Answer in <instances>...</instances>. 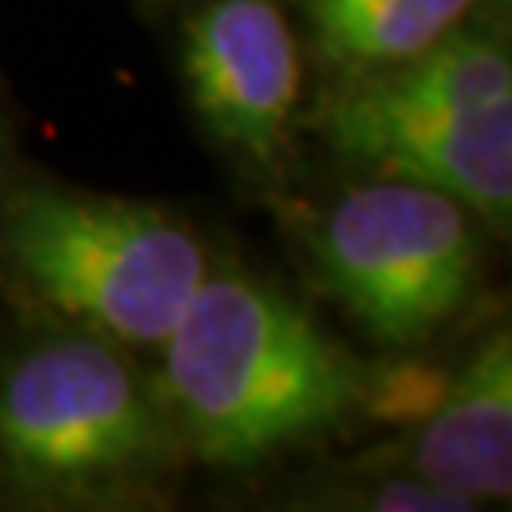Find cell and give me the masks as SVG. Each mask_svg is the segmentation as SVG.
<instances>
[{"label": "cell", "instance_id": "7a4b0ae2", "mask_svg": "<svg viewBox=\"0 0 512 512\" xmlns=\"http://www.w3.org/2000/svg\"><path fill=\"white\" fill-rule=\"evenodd\" d=\"M4 247L50 304L122 342H164L209 274L202 243L164 213L57 190L8 209Z\"/></svg>", "mask_w": 512, "mask_h": 512}, {"label": "cell", "instance_id": "8992f818", "mask_svg": "<svg viewBox=\"0 0 512 512\" xmlns=\"http://www.w3.org/2000/svg\"><path fill=\"white\" fill-rule=\"evenodd\" d=\"M186 76L202 118L270 164L300 92V61L274 0H209L186 23Z\"/></svg>", "mask_w": 512, "mask_h": 512}, {"label": "cell", "instance_id": "30bf717a", "mask_svg": "<svg viewBox=\"0 0 512 512\" xmlns=\"http://www.w3.org/2000/svg\"><path fill=\"white\" fill-rule=\"evenodd\" d=\"M501 4H509V0H501Z\"/></svg>", "mask_w": 512, "mask_h": 512}, {"label": "cell", "instance_id": "5b68a950", "mask_svg": "<svg viewBox=\"0 0 512 512\" xmlns=\"http://www.w3.org/2000/svg\"><path fill=\"white\" fill-rule=\"evenodd\" d=\"M323 129L353 164L384 179L433 186L505 224L512 209V103L482 110L384 107L346 88L330 99Z\"/></svg>", "mask_w": 512, "mask_h": 512}, {"label": "cell", "instance_id": "277c9868", "mask_svg": "<svg viewBox=\"0 0 512 512\" xmlns=\"http://www.w3.org/2000/svg\"><path fill=\"white\" fill-rule=\"evenodd\" d=\"M160 452L156 406L103 342L38 346L0 380V456L35 486H107L152 467Z\"/></svg>", "mask_w": 512, "mask_h": 512}, {"label": "cell", "instance_id": "3957f363", "mask_svg": "<svg viewBox=\"0 0 512 512\" xmlns=\"http://www.w3.org/2000/svg\"><path fill=\"white\" fill-rule=\"evenodd\" d=\"M467 205L433 186L380 179L346 194L319 236L327 289L384 346H414L475 285Z\"/></svg>", "mask_w": 512, "mask_h": 512}, {"label": "cell", "instance_id": "9c48e42d", "mask_svg": "<svg viewBox=\"0 0 512 512\" xmlns=\"http://www.w3.org/2000/svg\"><path fill=\"white\" fill-rule=\"evenodd\" d=\"M448 391V380H440V372L421 365H395L376 376V384L368 387V406L376 418L387 421H425Z\"/></svg>", "mask_w": 512, "mask_h": 512}, {"label": "cell", "instance_id": "6da1fadb", "mask_svg": "<svg viewBox=\"0 0 512 512\" xmlns=\"http://www.w3.org/2000/svg\"><path fill=\"white\" fill-rule=\"evenodd\" d=\"M164 346L167 399L202 459L224 467L327 429L365 387L308 311L247 274H205Z\"/></svg>", "mask_w": 512, "mask_h": 512}, {"label": "cell", "instance_id": "ba28073f", "mask_svg": "<svg viewBox=\"0 0 512 512\" xmlns=\"http://www.w3.org/2000/svg\"><path fill=\"white\" fill-rule=\"evenodd\" d=\"M475 0H304L315 42L338 65L391 69L444 38Z\"/></svg>", "mask_w": 512, "mask_h": 512}, {"label": "cell", "instance_id": "52a82bcc", "mask_svg": "<svg viewBox=\"0 0 512 512\" xmlns=\"http://www.w3.org/2000/svg\"><path fill=\"white\" fill-rule=\"evenodd\" d=\"M414 471L467 501L512 494V346L505 330L478 349L425 418Z\"/></svg>", "mask_w": 512, "mask_h": 512}]
</instances>
